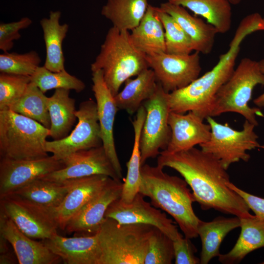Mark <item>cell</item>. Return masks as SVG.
I'll use <instances>...</instances> for the list:
<instances>
[{
    "mask_svg": "<svg viewBox=\"0 0 264 264\" xmlns=\"http://www.w3.org/2000/svg\"><path fill=\"white\" fill-rule=\"evenodd\" d=\"M157 165L180 174L202 210L213 209L240 218L251 215L243 198L227 186L230 181L227 170L212 154L195 147L174 153L162 151Z\"/></svg>",
    "mask_w": 264,
    "mask_h": 264,
    "instance_id": "1",
    "label": "cell"
},
{
    "mask_svg": "<svg viewBox=\"0 0 264 264\" xmlns=\"http://www.w3.org/2000/svg\"><path fill=\"white\" fill-rule=\"evenodd\" d=\"M262 29V17L259 13H252L243 18L228 49L220 56L215 66L187 86L168 93L171 111L185 113L192 111L204 119L209 116L217 92L235 69L241 44L248 35Z\"/></svg>",
    "mask_w": 264,
    "mask_h": 264,
    "instance_id": "2",
    "label": "cell"
},
{
    "mask_svg": "<svg viewBox=\"0 0 264 264\" xmlns=\"http://www.w3.org/2000/svg\"><path fill=\"white\" fill-rule=\"evenodd\" d=\"M163 169L157 165H142L139 193L148 197L155 207L172 216L185 238H197L200 220L193 208V195L184 179L171 176Z\"/></svg>",
    "mask_w": 264,
    "mask_h": 264,
    "instance_id": "3",
    "label": "cell"
},
{
    "mask_svg": "<svg viewBox=\"0 0 264 264\" xmlns=\"http://www.w3.org/2000/svg\"><path fill=\"white\" fill-rule=\"evenodd\" d=\"M148 68L146 55L133 44L130 32L113 26L108 31L99 54L90 65L91 72L102 70L114 96L128 79Z\"/></svg>",
    "mask_w": 264,
    "mask_h": 264,
    "instance_id": "4",
    "label": "cell"
},
{
    "mask_svg": "<svg viewBox=\"0 0 264 264\" xmlns=\"http://www.w3.org/2000/svg\"><path fill=\"white\" fill-rule=\"evenodd\" d=\"M154 228L142 223L120 224L106 218L97 233L98 264H144Z\"/></svg>",
    "mask_w": 264,
    "mask_h": 264,
    "instance_id": "5",
    "label": "cell"
},
{
    "mask_svg": "<svg viewBox=\"0 0 264 264\" xmlns=\"http://www.w3.org/2000/svg\"><path fill=\"white\" fill-rule=\"evenodd\" d=\"M49 129L10 109L0 110V158L27 160L48 156L45 149Z\"/></svg>",
    "mask_w": 264,
    "mask_h": 264,
    "instance_id": "6",
    "label": "cell"
},
{
    "mask_svg": "<svg viewBox=\"0 0 264 264\" xmlns=\"http://www.w3.org/2000/svg\"><path fill=\"white\" fill-rule=\"evenodd\" d=\"M258 85L264 86V74L261 70L259 62L243 58L217 92L209 116L236 112L257 126L256 116L263 117L264 114L258 108L249 107L248 102L254 88Z\"/></svg>",
    "mask_w": 264,
    "mask_h": 264,
    "instance_id": "7",
    "label": "cell"
},
{
    "mask_svg": "<svg viewBox=\"0 0 264 264\" xmlns=\"http://www.w3.org/2000/svg\"><path fill=\"white\" fill-rule=\"evenodd\" d=\"M206 119L211 127V136L199 145L200 149L219 159L226 170L241 160L248 161L250 156L247 152L260 147L255 126L248 121L245 120L242 130L237 131L226 123L217 122L213 117Z\"/></svg>",
    "mask_w": 264,
    "mask_h": 264,
    "instance_id": "8",
    "label": "cell"
},
{
    "mask_svg": "<svg viewBox=\"0 0 264 264\" xmlns=\"http://www.w3.org/2000/svg\"><path fill=\"white\" fill-rule=\"evenodd\" d=\"M168 96L158 83L154 94L143 104L146 115L140 137L142 165L147 159L158 156L160 150H165L170 142L168 118L171 110Z\"/></svg>",
    "mask_w": 264,
    "mask_h": 264,
    "instance_id": "9",
    "label": "cell"
},
{
    "mask_svg": "<svg viewBox=\"0 0 264 264\" xmlns=\"http://www.w3.org/2000/svg\"><path fill=\"white\" fill-rule=\"evenodd\" d=\"M0 201V208L24 234L43 240L57 234L59 228L55 210L10 195Z\"/></svg>",
    "mask_w": 264,
    "mask_h": 264,
    "instance_id": "10",
    "label": "cell"
},
{
    "mask_svg": "<svg viewBox=\"0 0 264 264\" xmlns=\"http://www.w3.org/2000/svg\"><path fill=\"white\" fill-rule=\"evenodd\" d=\"M76 115L78 123L67 136L45 142L46 151L58 159L102 145L96 102L91 99L82 102Z\"/></svg>",
    "mask_w": 264,
    "mask_h": 264,
    "instance_id": "11",
    "label": "cell"
},
{
    "mask_svg": "<svg viewBox=\"0 0 264 264\" xmlns=\"http://www.w3.org/2000/svg\"><path fill=\"white\" fill-rule=\"evenodd\" d=\"M149 68L167 93L183 88L196 79L201 66L199 53L178 55L161 52L146 55Z\"/></svg>",
    "mask_w": 264,
    "mask_h": 264,
    "instance_id": "12",
    "label": "cell"
},
{
    "mask_svg": "<svg viewBox=\"0 0 264 264\" xmlns=\"http://www.w3.org/2000/svg\"><path fill=\"white\" fill-rule=\"evenodd\" d=\"M144 196L138 193L130 202L122 201L120 198L113 201L108 207L105 218H110L120 224L142 223L155 227L172 240L182 235L172 219L144 199Z\"/></svg>",
    "mask_w": 264,
    "mask_h": 264,
    "instance_id": "13",
    "label": "cell"
},
{
    "mask_svg": "<svg viewBox=\"0 0 264 264\" xmlns=\"http://www.w3.org/2000/svg\"><path fill=\"white\" fill-rule=\"evenodd\" d=\"M65 167L62 160L53 155L27 160L0 158V200L33 181Z\"/></svg>",
    "mask_w": 264,
    "mask_h": 264,
    "instance_id": "14",
    "label": "cell"
},
{
    "mask_svg": "<svg viewBox=\"0 0 264 264\" xmlns=\"http://www.w3.org/2000/svg\"><path fill=\"white\" fill-rule=\"evenodd\" d=\"M65 167L40 178L61 182L93 175L121 180L102 145L73 153L62 160Z\"/></svg>",
    "mask_w": 264,
    "mask_h": 264,
    "instance_id": "15",
    "label": "cell"
},
{
    "mask_svg": "<svg viewBox=\"0 0 264 264\" xmlns=\"http://www.w3.org/2000/svg\"><path fill=\"white\" fill-rule=\"evenodd\" d=\"M123 182L110 178L107 184L68 221L65 230L80 236L96 235L105 220L109 205L120 198Z\"/></svg>",
    "mask_w": 264,
    "mask_h": 264,
    "instance_id": "16",
    "label": "cell"
},
{
    "mask_svg": "<svg viewBox=\"0 0 264 264\" xmlns=\"http://www.w3.org/2000/svg\"><path fill=\"white\" fill-rule=\"evenodd\" d=\"M91 79L92 90L97 105L102 146L118 176L122 180V167L116 152L113 136L114 123L119 109L114 96L104 81L102 70L92 71Z\"/></svg>",
    "mask_w": 264,
    "mask_h": 264,
    "instance_id": "17",
    "label": "cell"
},
{
    "mask_svg": "<svg viewBox=\"0 0 264 264\" xmlns=\"http://www.w3.org/2000/svg\"><path fill=\"white\" fill-rule=\"evenodd\" d=\"M0 234L13 247L20 264H55L62 261L43 243L22 232L0 208Z\"/></svg>",
    "mask_w": 264,
    "mask_h": 264,
    "instance_id": "18",
    "label": "cell"
},
{
    "mask_svg": "<svg viewBox=\"0 0 264 264\" xmlns=\"http://www.w3.org/2000/svg\"><path fill=\"white\" fill-rule=\"evenodd\" d=\"M204 118L190 111L186 114L170 111L168 124L171 136L165 151L169 153L189 150L205 143L211 136V127Z\"/></svg>",
    "mask_w": 264,
    "mask_h": 264,
    "instance_id": "19",
    "label": "cell"
},
{
    "mask_svg": "<svg viewBox=\"0 0 264 264\" xmlns=\"http://www.w3.org/2000/svg\"><path fill=\"white\" fill-rule=\"evenodd\" d=\"M43 242L65 264H98L100 253L97 234L72 238L57 234Z\"/></svg>",
    "mask_w": 264,
    "mask_h": 264,
    "instance_id": "20",
    "label": "cell"
},
{
    "mask_svg": "<svg viewBox=\"0 0 264 264\" xmlns=\"http://www.w3.org/2000/svg\"><path fill=\"white\" fill-rule=\"evenodd\" d=\"M110 178L97 175L73 179L63 202L54 210L59 228L65 230L70 219L99 192Z\"/></svg>",
    "mask_w": 264,
    "mask_h": 264,
    "instance_id": "21",
    "label": "cell"
},
{
    "mask_svg": "<svg viewBox=\"0 0 264 264\" xmlns=\"http://www.w3.org/2000/svg\"><path fill=\"white\" fill-rule=\"evenodd\" d=\"M159 7L173 17L189 36L194 51L203 54L211 52L218 33L212 25L192 16L185 7L168 1L162 3Z\"/></svg>",
    "mask_w": 264,
    "mask_h": 264,
    "instance_id": "22",
    "label": "cell"
},
{
    "mask_svg": "<svg viewBox=\"0 0 264 264\" xmlns=\"http://www.w3.org/2000/svg\"><path fill=\"white\" fill-rule=\"evenodd\" d=\"M61 12L51 11L48 17L40 21L43 31L45 46V60L44 66L53 72L65 69V57L62 44L68 31L67 23L61 24Z\"/></svg>",
    "mask_w": 264,
    "mask_h": 264,
    "instance_id": "23",
    "label": "cell"
},
{
    "mask_svg": "<svg viewBox=\"0 0 264 264\" xmlns=\"http://www.w3.org/2000/svg\"><path fill=\"white\" fill-rule=\"evenodd\" d=\"M157 84L154 72L150 68L135 78L128 79L123 89L114 96L118 109L131 115L136 113L143 103L154 94Z\"/></svg>",
    "mask_w": 264,
    "mask_h": 264,
    "instance_id": "24",
    "label": "cell"
},
{
    "mask_svg": "<svg viewBox=\"0 0 264 264\" xmlns=\"http://www.w3.org/2000/svg\"><path fill=\"white\" fill-rule=\"evenodd\" d=\"M240 219L241 231L236 243L229 252L218 256L222 264H239L249 253L264 247V220L252 215Z\"/></svg>",
    "mask_w": 264,
    "mask_h": 264,
    "instance_id": "25",
    "label": "cell"
},
{
    "mask_svg": "<svg viewBox=\"0 0 264 264\" xmlns=\"http://www.w3.org/2000/svg\"><path fill=\"white\" fill-rule=\"evenodd\" d=\"M240 225L241 219L237 216H219L207 222L200 220L198 227V235L201 241L200 264H207L213 258L218 257L220 244L225 237Z\"/></svg>",
    "mask_w": 264,
    "mask_h": 264,
    "instance_id": "26",
    "label": "cell"
},
{
    "mask_svg": "<svg viewBox=\"0 0 264 264\" xmlns=\"http://www.w3.org/2000/svg\"><path fill=\"white\" fill-rule=\"evenodd\" d=\"M130 34L133 44L146 55L166 51L164 29L152 5Z\"/></svg>",
    "mask_w": 264,
    "mask_h": 264,
    "instance_id": "27",
    "label": "cell"
},
{
    "mask_svg": "<svg viewBox=\"0 0 264 264\" xmlns=\"http://www.w3.org/2000/svg\"><path fill=\"white\" fill-rule=\"evenodd\" d=\"M70 90L59 88L48 97L50 119V136L53 140L67 136L75 123V100L69 96Z\"/></svg>",
    "mask_w": 264,
    "mask_h": 264,
    "instance_id": "28",
    "label": "cell"
},
{
    "mask_svg": "<svg viewBox=\"0 0 264 264\" xmlns=\"http://www.w3.org/2000/svg\"><path fill=\"white\" fill-rule=\"evenodd\" d=\"M201 16L212 25L218 33L224 34L232 26V11L228 0H167Z\"/></svg>",
    "mask_w": 264,
    "mask_h": 264,
    "instance_id": "29",
    "label": "cell"
},
{
    "mask_svg": "<svg viewBox=\"0 0 264 264\" xmlns=\"http://www.w3.org/2000/svg\"><path fill=\"white\" fill-rule=\"evenodd\" d=\"M73 183V179L58 182L39 178L12 194L55 210L62 203Z\"/></svg>",
    "mask_w": 264,
    "mask_h": 264,
    "instance_id": "30",
    "label": "cell"
},
{
    "mask_svg": "<svg viewBox=\"0 0 264 264\" xmlns=\"http://www.w3.org/2000/svg\"><path fill=\"white\" fill-rule=\"evenodd\" d=\"M149 0H107L101 14L109 20L112 26L131 31L144 16L149 5Z\"/></svg>",
    "mask_w": 264,
    "mask_h": 264,
    "instance_id": "31",
    "label": "cell"
},
{
    "mask_svg": "<svg viewBox=\"0 0 264 264\" xmlns=\"http://www.w3.org/2000/svg\"><path fill=\"white\" fill-rule=\"evenodd\" d=\"M146 111L142 106L136 113L135 117L132 121L134 131V141L130 158L127 163V172L123 183L120 199L125 202L132 200L139 193L141 183V158L140 150V137L146 118Z\"/></svg>",
    "mask_w": 264,
    "mask_h": 264,
    "instance_id": "32",
    "label": "cell"
},
{
    "mask_svg": "<svg viewBox=\"0 0 264 264\" xmlns=\"http://www.w3.org/2000/svg\"><path fill=\"white\" fill-rule=\"evenodd\" d=\"M9 109L38 122L47 129L50 127L48 97L32 82L21 98Z\"/></svg>",
    "mask_w": 264,
    "mask_h": 264,
    "instance_id": "33",
    "label": "cell"
},
{
    "mask_svg": "<svg viewBox=\"0 0 264 264\" xmlns=\"http://www.w3.org/2000/svg\"><path fill=\"white\" fill-rule=\"evenodd\" d=\"M30 80L44 93L59 88L74 90L79 93L86 88L85 84L81 80L70 74L66 69L53 72L44 66L37 68L30 76Z\"/></svg>",
    "mask_w": 264,
    "mask_h": 264,
    "instance_id": "34",
    "label": "cell"
},
{
    "mask_svg": "<svg viewBox=\"0 0 264 264\" xmlns=\"http://www.w3.org/2000/svg\"><path fill=\"white\" fill-rule=\"evenodd\" d=\"M154 10L164 29L165 52L170 54L185 55L194 51L191 38L174 18L159 7L154 6Z\"/></svg>",
    "mask_w": 264,
    "mask_h": 264,
    "instance_id": "35",
    "label": "cell"
},
{
    "mask_svg": "<svg viewBox=\"0 0 264 264\" xmlns=\"http://www.w3.org/2000/svg\"><path fill=\"white\" fill-rule=\"evenodd\" d=\"M41 62L39 54L34 50L22 54L3 52L0 55V72L31 76Z\"/></svg>",
    "mask_w": 264,
    "mask_h": 264,
    "instance_id": "36",
    "label": "cell"
},
{
    "mask_svg": "<svg viewBox=\"0 0 264 264\" xmlns=\"http://www.w3.org/2000/svg\"><path fill=\"white\" fill-rule=\"evenodd\" d=\"M174 259L173 240L154 227L149 239L144 264H171Z\"/></svg>",
    "mask_w": 264,
    "mask_h": 264,
    "instance_id": "37",
    "label": "cell"
},
{
    "mask_svg": "<svg viewBox=\"0 0 264 264\" xmlns=\"http://www.w3.org/2000/svg\"><path fill=\"white\" fill-rule=\"evenodd\" d=\"M30 82V76L0 73V110L9 109L18 101Z\"/></svg>",
    "mask_w": 264,
    "mask_h": 264,
    "instance_id": "38",
    "label": "cell"
},
{
    "mask_svg": "<svg viewBox=\"0 0 264 264\" xmlns=\"http://www.w3.org/2000/svg\"><path fill=\"white\" fill-rule=\"evenodd\" d=\"M32 23L27 17L19 21L0 23V49L3 52H9L14 46V41L21 37L20 31L28 27Z\"/></svg>",
    "mask_w": 264,
    "mask_h": 264,
    "instance_id": "39",
    "label": "cell"
},
{
    "mask_svg": "<svg viewBox=\"0 0 264 264\" xmlns=\"http://www.w3.org/2000/svg\"><path fill=\"white\" fill-rule=\"evenodd\" d=\"M176 264H198L200 258L195 256L197 249L190 239L183 236L173 240Z\"/></svg>",
    "mask_w": 264,
    "mask_h": 264,
    "instance_id": "40",
    "label": "cell"
},
{
    "mask_svg": "<svg viewBox=\"0 0 264 264\" xmlns=\"http://www.w3.org/2000/svg\"><path fill=\"white\" fill-rule=\"evenodd\" d=\"M227 186L238 194L244 200L250 209L257 217L264 220V198L252 195L238 188L231 181Z\"/></svg>",
    "mask_w": 264,
    "mask_h": 264,
    "instance_id": "41",
    "label": "cell"
},
{
    "mask_svg": "<svg viewBox=\"0 0 264 264\" xmlns=\"http://www.w3.org/2000/svg\"><path fill=\"white\" fill-rule=\"evenodd\" d=\"M9 242L0 234V264L14 263L13 255L8 245Z\"/></svg>",
    "mask_w": 264,
    "mask_h": 264,
    "instance_id": "42",
    "label": "cell"
},
{
    "mask_svg": "<svg viewBox=\"0 0 264 264\" xmlns=\"http://www.w3.org/2000/svg\"><path fill=\"white\" fill-rule=\"evenodd\" d=\"M261 71L264 74V59L259 61ZM253 103L259 107H264V92L255 98Z\"/></svg>",
    "mask_w": 264,
    "mask_h": 264,
    "instance_id": "43",
    "label": "cell"
},
{
    "mask_svg": "<svg viewBox=\"0 0 264 264\" xmlns=\"http://www.w3.org/2000/svg\"><path fill=\"white\" fill-rule=\"evenodd\" d=\"M232 5H238L241 2L242 0H228Z\"/></svg>",
    "mask_w": 264,
    "mask_h": 264,
    "instance_id": "44",
    "label": "cell"
},
{
    "mask_svg": "<svg viewBox=\"0 0 264 264\" xmlns=\"http://www.w3.org/2000/svg\"><path fill=\"white\" fill-rule=\"evenodd\" d=\"M262 24L263 27V30H264V18H263Z\"/></svg>",
    "mask_w": 264,
    "mask_h": 264,
    "instance_id": "45",
    "label": "cell"
},
{
    "mask_svg": "<svg viewBox=\"0 0 264 264\" xmlns=\"http://www.w3.org/2000/svg\"><path fill=\"white\" fill-rule=\"evenodd\" d=\"M260 147L264 149V145L260 146Z\"/></svg>",
    "mask_w": 264,
    "mask_h": 264,
    "instance_id": "46",
    "label": "cell"
}]
</instances>
